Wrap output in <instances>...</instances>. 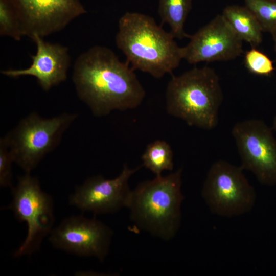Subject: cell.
Returning a JSON list of instances; mask_svg holds the SVG:
<instances>
[{"label": "cell", "instance_id": "cell-1", "mask_svg": "<svg viewBox=\"0 0 276 276\" xmlns=\"http://www.w3.org/2000/svg\"><path fill=\"white\" fill-rule=\"evenodd\" d=\"M72 79L79 98L97 117L134 109L146 95L129 64L106 47L94 46L79 55Z\"/></svg>", "mask_w": 276, "mask_h": 276}, {"label": "cell", "instance_id": "cell-2", "mask_svg": "<svg viewBox=\"0 0 276 276\" xmlns=\"http://www.w3.org/2000/svg\"><path fill=\"white\" fill-rule=\"evenodd\" d=\"M175 38L153 17L127 12L119 19L116 43L134 71L158 79L171 74L183 59L182 47Z\"/></svg>", "mask_w": 276, "mask_h": 276}, {"label": "cell", "instance_id": "cell-3", "mask_svg": "<svg viewBox=\"0 0 276 276\" xmlns=\"http://www.w3.org/2000/svg\"><path fill=\"white\" fill-rule=\"evenodd\" d=\"M182 169L139 183L131 191L127 208L134 230L145 231L164 241L177 234L180 225Z\"/></svg>", "mask_w": 276, "mask_h": 276}, {"label": "cell", "instance_id": "cell-4", "mask_svg": "<svg viewBox=\"0 0 276 276\" xmlns=\"http://www.w3.org/2000/svg\"><path fill=\"white\" fill-rule=\"evenodd\" d=\"M223 99L215 71L207 66L195 67L169 80L166 109L168 114L182 119L189 126L211 130L218 122Z\"/></svg>", "mask_w": 276, "mask_h": 276}, {"label": "cell", "instance_id": "cell-5", "mask_svg": "<svg viewBox=\"0 0 276 276\" xmlns=\"http://www.w3.org/2000/svg\"><path fill=\"white\" fill-rule=\"evenodd\" d=\"M76 118V114L63 113L45 118L34 112L23 118L4 136L14 163L30 173L58 146Z\"/></svg>", "mask_w": 276, "mask_h": 276}, {"label": "cell", "instance_id": "cell-6", "mask_svg": "<svg viewBox=\"0 0 276 276\" xmlns=\"http://www.w3.org/2000/svg\"><path fill=\"white\" fill-rule=\"evenodd\" d=\"M11 189L13 199L8 208L18 221L27 225L26 237L13 255L15 258L30 256L40 249L43 239L54 228L53 200L42 190L37 178L29 173L19 176Z\"/></svg>", "mask_w": 276, "mask_h": 276}, {"label": "cell", "instance_id": "cell-7", "mask_svg": "<svg viewBox=\"0 0 276 276\" xmlns=\"http://www.w3.org/2000/svg\"><path fill=\"white\" fill-rule=\"evenodd\" d=\"M240 166L224 160L210 167L201 190V196L211 212L232 217L250 212L256 201L254 188Z\"/></svg>", "mask_w": 276, "mask_h": 276}, {"label": "cell", "instance_id": "cell-8", "mask_svg": "<svg viewBox=\"0 0 276 276\" xmlns=\"http://www.w3.org/2000/svg\"><path fill=\"white\" fill-rule=\"evenodd\" d=\"M263 121L243 120L233 126L232 134L240 158L241 167L251 172L262 185H276V139Z\"/></svg>", "mask_w": 276, "mask_h": 276}, {"label": "cell", "instance_id": "cell-9", "mask_svg": "<svg viewBox=\"0 0 276 276\" xmlns=\"http://www.w3.org/2000/svg\"><path fill=\"white\" fill-rule=\"evenodd\" d=\"M112 229L95 218L75 215L53 228L49 240L56 248L83 257H94L103 262L108 254Z\"/></svg>", "mask_w": 276, "mask_h": 276}, {"label": "cell", "instance_id": "cell-10", "mask_svg": "<svg viewBox=\"0 0 276 276\" xmlns=\"http://www.w3.org/2000/svg\"><path fill=\"white\" fill-rule=\"evenodd\" d=\"M141 167L129 168L124 164L114 178L106 179L100 175L87 178L70 196V204L95 214L113 213L127 208L132 191L128 181Z\"/></svg>", "mask_w": 276, "mask_h": 276}, {"label": "cell", "instance_id": "cell-11", "mask_svg": "<svg viewBox=\"0 0 276 276\" xmlns=\"http://www.w3.org/2000/svg\"><path fill=\"white\" fill-rule=\"evenodd\" d=\"M24 36L42 37L59 32L86 13L80 0H11Z\"/></svg>", "mask_w": 276, "mask_h": 276}, {"label": "cell", "instance_id": "cell-12", "mask_svg": "<svg viewBox=\"0 0 276 276\" xmlns=\"http://www.w3.org/2000/svg\"><path fill=\"white\" fill-rule=\"evenodd\" d=\"M189 38L182 52L183 59L189 64L229 61L243 52V41L222 14L217 15Z\"/></svg>", "mask_w": 276, "mask_h": 276}, {"label": "cell", "instance_id": "cell-13", "mask_svg": "<svg viewBox=\"0 0 276 276\" xmlns=\"http://www.w3.org/2000/svg\"><path fill=\"white\" fill-rule=\"evenodd\" d=\"M43 37L34 35L31 39L36 45V52L31 55V65L21 70H7L1 73L9 77L22 76L35 77L41 88L46 91L64 81L70 64L67 47L45 41Z\"/></svg>", "mask_w": 276, "mask_h": 276}, {"label": "cell", "instance_id": "cell-14", "mask_svg": "<svg viewBox=\"0 0 276 276\" xmlns=\"http://www.w3.org/2000/svg\"><path fill=\"white\" fill-rule=\"evenodd\" d=\"M221 14L243 41H246L254 48L261 43L263 29L256 17L246 6H227Z\"/></svg>", "mask_w": 276, "mask_h": 276}, {"label": "cell", "instance_id": "cell-15", "mask_svg": "<svg viewBox=\"0 0 276 276\" xmlns=\"http://www.w3.org/2000/svg\"><path fill=\"white\" fill-rule=\"evenodd\" d=\"M192 6V0H158V13L161 21L169 26L170 32L175 38L189 37L184 27Z\"/></svg>", "mask_w": 276, "mask_h": 276}, {"label": "cell", "instance_id": "cell-16", "mask_svg": "<svg viewBox=\"0 0 276 276\" xmlns=\"http://www.w3.org/2000/svg\"><path fill=\"white\" fill-rule=\"evenodd\" d=\"M142 166L152 172L155 176L162 175L163 171H172L173 154L170 145L157 140L149 144L141 157Z\"/></svg>", "mask_w": 276, "mask_h": 276}, {"label": "cell", "instance_id": "cell-17", "mask_svg": "<svg viewBox=\"0 0 276 276\" xmlns=\"http://www.w3.org/2000/svg\"><path fill=\"white\" fill-rule=\"evenodd\" d=\"M0 35L16 40L24 36L19 16L11 0H0Z\"/></svg>", "mask_w": 276, "mask_h": 276}, {"label": "cell", "instance_id": "cell-18", "mask_svg": "<svg viewBox=\"0 0 276 276\" xmlns=\"http://www.w3.org/2000/svg\"><path fill=\"white\" fill-rule=\"evenodd\" d=\"M257 18L263 32L276 30V0H243Z\"/></svg>", "mask_w": 276, "mask_h": 276}, {"label": "cell", "instance_id": "cell-19", "mask_svg": "<svg viewBox=\"0 0 276 276\" xmlns=\"http://www.w3.org/2000/svg\"><path fill=\"white\" fill-rule=\"evenodd\" d=\"M244 61L248 72L257 76H270L274 70L273 61L270 58L256 48L251 47L246 52Z\"/></svg>", "mask_w": 276, "mask_h": 276}, {"label": "cell", "instance_id": "cell-20", "mask_svg": "<svg viewBox=\"0 0 276 276\" xmlns=\"http://www.w3.org/2000/svg\"><path fill=\"white\" fill-rule=\"evenodd\" d=\"M14 160L4 136L0 140V186L12 188V165Z\"/></svg>", "mask_w": 276, "mask_h": 276}, {"label": "cell", "instance_id": "cell-21", "mask_svg": "<svg viewBox=\"0 0 276 276\" xmlns=\"http://www.w3.org/2000/svg\"><path fill=\"white\" fill-rule=\"evenodd\" d=\"M270 34H271L273 40L274 41V50H275V54H276V30L272 32Z\"/></svg>", "mask_w": 276, "mask_h": 276}, {"label": "cell", "instance_id": "cell-22", "mask_svg": "<svg viewBox=\"0 0 276 276\" xmlns=\"http://www.w3.org/2000/svg\"><path fill=\"white\" fill-rule=\"evenodd\" d=\"M272 128L273 130L276 131V114L273 118Z\"/></svg>", "mask_w": 276, "mask_h": 276}]
</instances>
